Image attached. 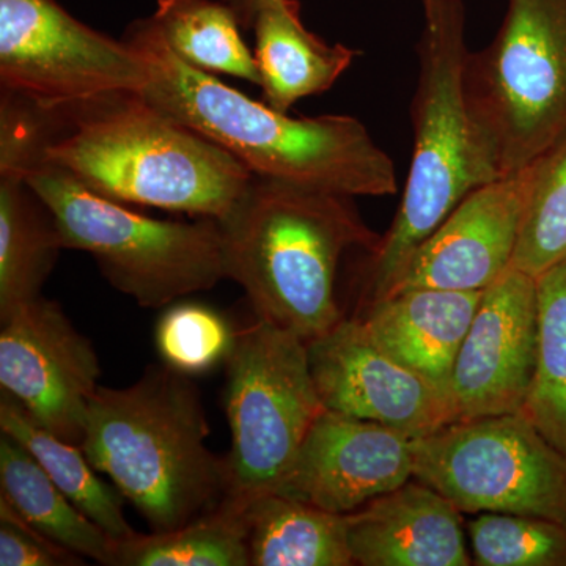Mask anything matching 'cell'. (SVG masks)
<instances>
[{"label":"cell","mask_w":566,"mask_h":566,"mask_svg":"<svg viewBox=\"0 0 566 566\" xmlns=\"http://www.w3.org/2000/svg\"><path fill=\"white\" fill-rule=\"evenodd\" d=\"M0 324V387L41 427L81 447L102 375L92 342L44 296Z\"/></svg>","instance_id":"11"},{"label":"cell","mask_w":566,"mask_h":566,"mask_svg":"<svg viewBox=\"0 0 566 566\" xmlns=\"http://www.w3.org/2000/svg\"><path fill=\"white\" fill-rule=\"evenodd\" d=\"M531 180V166H527L465 196L409 256L385 296L415 289L452 292L490 289L512 270Z\"/></svg>","instance_id":"14"},{"label":"cell","mask_w":566,"mask_h":566,"mask_svg":"<svg viewBox=\"0 0 566 566\" xmlns=\"http://www.w3.org/2000/svg\"><path fill=\"white\" fill-rule=\"evenodd\" d=\"M84 557L59 545L22 520L0 497V566H80Z\"/></svg>","instance_id":"29"},{"label":"cell","mask_w":566,"mask_h":566,"mask_svg":"<svg viewBox=\"0 0 566 566\" xmlns=\"http://www.w3.org/2000/svg\"><path fill=\"white\" fill-rule=\"evenodd\" d=\"M251 566L354 565L346 517L279 493L249 502Z\"/></svg>","instance_id":"20"},{"label":"cell","mask_w":566,"mask_h":566,"mask_svg":"<svg viewBox=\"0 0 566 566\" xmlns=\"http://www.w3.org/2000/svg\"><path fill=\"white\" fill-rule=\"evenodd\" d=\"M412 468L408 434L326 409L274 493L348 515L415 479Z\"/></svg>","instance_id":"15"},{"label":"cell","mask_w":566,"mask_h":566,"mask_svg":"<svg viewBox=\"0 0 566 566\" xmlns=\"http://www.w3.org/2000/svg\"><path fill=\"white\" fill-rule=\"evenodd\" d=\"M531 174L512 268L536 279L566 260V132L531 164Z\"/></svg>","instance_id":"26"},{"label":"cell","mask_w":566,"mask_h":566,"mask_svg":"<svg viewBox=\"0 0 566 566\" xmlns=\"http://www.w3.org/2000/svg\"><path fill=\"white\" fill-rule=\"evenodd\" d=\"M479 566H566V524L546 517L483 513L468 526Z\"/></svg>","instance_id":"27"},{"label":"cell","mask_w":566,"mask_h":566,"mask_svg":"<svg viewBox=\"0 0 566 566\" xmlns=\"http://www.w3.org/2000/svg\"><path fill=\"white\" fill-rule=\"evenodd\" d=\"M48 111L43 159L117 202L222 221L251 185L253 174L240 159L140 93Z\"/></svg>","instance_id":"2"},{"label":"cell","mask_w":566,"mask_h":566,"mask_svg":"<svg viewBox=\"0 0 566 566\" xmlns=\"http://www.w3.org/2000/svg\"><path fill=\"white\" fill-rule=\"evenodd\" d=\"M223 2L232 9L241 29L253 31V24H255L260 11L274 0H223Z\"/></svg>","instance_id":"30"},{"label":"cell","mask_w":566,"mask_h":566,"mask_svg":"<svg viewBox=\"0 0 566 566\" xmlns=\"http://www.w3.org/2000/svg\"><path fill=\"white\" fill-rule=\"evenodd\" d=\"M0 430L24 446L62 493L115 542L137 534L126 520L125 497L104 482L81 447L41 427L6 390L0 392Z\"/></svg>","instance_id":"22"},{"label":"cell","mask_w":566,"mask_h":566,"mask_svg":"<svg viewBox=\"0 0 566 566\" xmlns=\"http://www.w3.org/2000/svg\"><path fill=\"white\" fill-rule=\"evenodd\" d=\"M150 18L167 46L188 65L260 84L255 55L223 0H158Z\"/></svg>","instance_id":"24"},{"label":"cell","mask_w":566,"mask_h":566,"mask_svg":"<svg viewBox=\"0 0 566 566\" xmlns=\"http://www.w3.org/2000/svg\"><path fill=\"white\" fill-rule=\"evenodd\" d=\"M536 349V279L512 268L483 292L458 353L450 379L458 420L521 415L534 381Z\"/></svg>","instance_id":"13"},{"label":"cell","mask_w":566,"mask_h":566,"mask_svg":"<svg viewBox=\"0 0 566 566\" xmlns=\"http://www.w3.org/2000/svg\"><path fill=\"white\" fill-rule=\"evenodd\" d=\"M50 207L63 248L91 253L104 277L140 307L161 308L227 279L218 219L158 221L85 186L36 155L13 172Z\"/></svg>","instance_id":"6"},{"label":"cell","mask_w":566,"mask_h":566,"mask_svg":"<svg viewBox=\"0 0 566 566\" xmlns=\"http://www.w3.org/2000/svg\"><path fill=\"white\" fill-rule=\"evenodd\" d=\"M412 464L460 512L566 524V457L523 415L455 420L412 439Z\"/></svg>","instance_id":"9"},{"label":"cell","mask_w":566,"mask_h":566,"mask_svg":"<svg viewBox=\"0 0 566 566\" xmlns=\"http://www.w3.org/2000/svg\"><path fill=\"white\" fill-rule=\"evenodd\" d=\"M482 294L406 290L365 303L363 322L389 356L450 395L457 356Z\"/></svg>","instance_id":"17"},{"label":"cell","mask_w":566,"mask_h":566,"mask_svg":"<svg viewBox=\"0 0 566 566\" xmlns=\"http://www.w3.org/2000/svg\"><path fill=\"white\" fill-rule=\"evenodd\" d=\"M219 222L227 279L244 290L256 318L305 344L344 319L335 286L345 253L374 252L381 241L354 197L259 175Z\"/></svg>","instance_id":"3"},{"label":"cell","mask_w":566,"mask_h":566,"mask_svg":"<svg viewBox=\"0 0 566 566\" xmlns=\"http://www.w3.org/2000/svg\"><path fill=\"white\" fill-rule=\"evenodd\" d=\"M248 506L226 495L185 526L117 542L112 566H251Z\"/></svg>","instance_id":"23"},{"label":"cell","mask_w":566,"mask_h":566,"mask_svg":"<svg viewBox=\"0 0 566 566\" xmlns=\"http://www.w3.org/2000/svg\"><path fill=\"white\" fill-rule=\"evenodd\" d=\"M253 32L264 103L285 114L300 99L329 91L360 54L308 31L300 0H274L264 7Z\"/></svg>","instance_id":"18"},{"label":"cell","mask_w":566,"mask_h":566,"mask_svg":"<svg viewBox=\"0 0 566 566\" xmlns=\"http://www.w3.org/2000/svg\"><path fill=\"white\" fill-rule=\"evenodd\" d=\"M237 333L208 305L185 303L164 312L156 326V349L164 365L186 376L208 374L227 360Z\"/></svg>","instance_id":"28"},{"label":"cell","mask_w":566,"mask_h":566,"mask_svg":"<svg viewBox=\"0 0 566 566\" xmlns=\"http://www.w3.org/2000/svg\"><path fill=\"white\" fill-rule=\"evenodd\" d=\"M147 63L125 40L76 20L57 0H0V85L43 107L142 93Z\"/></svg>","instance_id":"10"},{"label":"cell","mask_w":566,"mask_h":566,"mask_svg":"<svg viewBox=\"0 0 566 566\" xmlns=\"http://www.w3.org/2000/svg\"><path fill=\"white\" fill-rule=\"evenodd\" d=\"M208 436L191 376L153 365L132 386H99L81 449L153 532H169L211 512L227 495L226 458L210 452Z\"/></svg>","instance_id":"4"},{"label":"cell","mask_w":566,"mask_h":566,"mask_svg":"<svg viewBox=\"0 0 566 566\" xmlns=\"http://www.w3.org/2000/svg\"><path fill=\"white\" fill-rule=\"evenodd\" d=\"M0 497L41 534L84 558L112 566L115 542L62 493L10 434H0Z\"/></svg>","instance_id":"21"},{"label":"cell","mask_w":566,"mask_h":566,"mask_svg":"<svg viewBox=\"0 0 566 566\" xmlns=\"http://www.w3.org/2000/svg\"><path fill=\"white\" fill-rule=\"evenodd\" d=\"M226 363L227 495L249 504L277 490L326 408L307 344L290 331L256 318L237 331Z\"/></svg>","instance_id":"8"},{"label":"cell","mask_w":566,"mask_h":566,"mask_svg":"<svg viewBox=\"0 0 566 566\" xmlns=\"http://www.w3.org/2000/svg\"><path fill=\"white\" fill-rule=\"evenodd\" d=\"M538 349L521 415L566 457V260L536 277Z\"/></svg>","instance_id":"25"},{"label":"cell","mask_w":566,"mask_h":566,"mask_svg":"<svg viewBox=\"0 0 566 566\" xmlns=\"http://www.w3.org/2000/svg\"><path fill=\"white\" fill-rule=\"evenodd\" d=\"M307 349L327 411L382 423L411 439L458 420L450 395L389 356L363 318L342 319Z\"/></svg>","instance_id":"12"},{"label":"cell","mask_w":566,"mask_h":566,"mask_svg":"<svg viewBox=\"0 0 566 566\" xmlns=\"http://www.w3.org/2000/svg\"><path fill=\"white\" fill-rule=\"evenodd\" d=\"M123 40L150 73L140 95L240 159L253 175L349 197L397 192L392 159L352 115L294 118L253 102L181 61L150 17L134 21Z\"/></svg>","instance_id":"1"},{"label":"cell","mask_w":566,"mask_h":566,"mask_svg":"<svg viewBox=\"0 0 566 566\" xmlns=\"http://www.w3.org/2000/svg\"><path fill=\"white\" fill-rule=\"evenodd\" d=\"M419 73L411 103V166L389 232L365 268V303L385 296L395 275L474 189L501 178L476 134L468 95L463 0H420Z\"/></svg>","instance_id":"5"},{"label":"cell","mask_w":566,"mask_h":566,"mask_svg":"<svg viewBox=\"0 0 566 566\" xmlns=\"http://www.w3.org/2000/svg\"><path fill=\"white\" fill-rule=\"evenodd\" d=\"M346 517L354 565L469 566L461 512L419 480L379 495Z\"/></svg>","instance_id":"16"},{"label":"cell","mask_w":566,"mask_h":566,"mask_svg":"<svg viewBox=\"0 0 566 566\" xmlns=\"http://www.w3.org/2000/svg\"><path fill=\"white\" fill-rule=\"evenodd\" d=\"M62 249L50 207L20 175L0 174V319L41 296Z\"/></svg>","instance_id":"19"},{"label":"cell","mask_w":566,"mask_h":566,"mask_svg":"<svg viewBox=\"0 0 566 566\" xmlns=\"http://www.w3.org/2000/svg\"><path fill=\"white\" fill-rule=\"evenodd\" d=\"M476 134L501 177L526 169L566 132V0H509L465 65Z\"/></svg>","instance_id":"7"}]
</instances>
